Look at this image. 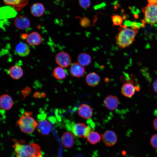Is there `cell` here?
Listing matches in <instances>:
<instances>
[{"label": "cell", "instance_id": "6da1fadb", "mask_svg": "<svg viewBox=\"0 0 157 157\" xmlns=\"http://www.w3.org/2000/svg\"><path fill=\"white\" fill-rule=\"evenodd\" d=\"M138 26L131 24L128 28L126 25L120 26L119 32L115 36L116 44L120 49L129 46L135 40L138 32Z\"/></svg>", "mask_w": 157, "mask_h": 157}, {"label": "cell", "instance_id": "7a4b0ae2", "mask_svg": "<svg viewBox=\"0 0 157 157\" xmlns=\"http://www.w3.org/2000/svg\"><path fill=\"white\" fill-rule=\"evenodd\" d=\"M13 147L16 157H43L44 153L37 144H24L16 142Z\"/></svg>", "mask_w": 157, "mask_h": 157}, {"label": "cell", "instance_id": "3957f363", "mask_svg": "<svg viewBox=\"0 0 157 157\" xmlns=\"http://www.w3.org/2000/svg\"><path fill=\"white\" fill-rule=\"evenodd\" d=\"M32 114L31 112H25L16 122L17 125L24 133H31L37 127L38 122L31 116Z\"/></svg>", "mask_w": 157, "mask_h": 157}, {"label": "cell", "instance_id": "277c9868", "mask_svg": "<svg viewBox=\"0 0 157 157\" xmlns=\"http://www.w3.org/2000/svg\"><path fill=\"white\" fill-rule=\"evenodd\" d=\"M142 10L144 15L143 24L153 25L157 23V4L148 3Z\"/></svg>", "mask_w": 157, "mask_h": 157}, {"label": "cell", "instance_id": "5b68a950", "mask_svg": "<svg viewBox=\"0 0 157 157\" xmlns=\"http://www.w3.org/2000/svg\"><path fill=\"white\" fill-rule=\"evenodd\" d=\"M71 129L76 136L85 138H87L91 131L90 127L84 123H77L73 124Z\"/></svg>", "mask_w": 157, "mask_h": 157}, {"label": "cell", "instance_id": "8992f818", "mask_svg": "<svg viewBox=\"0 0 157 157\" xmlns=\"http://www.w3.org/2000/svg\"><path fill=\"white\" fill-rule=\"evenodd\" d=\"M133 80H128L122 86L121 92L124 96L130 98L135 94L136 91L140 90V87L134 85Z\"/></svg>", "mask_w": 157, "mask_h": 157}, {"label": "cell", "instance_id": "52a82bcc", "mask_svg": "<svg viewBox=\"0 0 157 157\" xmlns=\"http://www.w3.org/2000/svg\"><path fill=\"white\" fill-rule=\"evenodd\" d=\"M55 59L56 63L63 68L68 67L72 63L71 58L69 54L65 52L58 53L55 56Z\"/></svg>", "mask_w": 157, "mask_h": 157}, {"label": "cell", "instance_id": "ba28073f", "mask_svg": "<svg viewBox=\"0 0 157 157\" xmlns=\"http://www.w3.org/2000/svg\"><path fill=\"white\" fill-rule=\"evenodd\" d=\"M102 137L104 144L108 147L114 145L117 140V136L116 133L110 130L105 132L102 135Z\"/></svg>", "mask_w": 157, "mask_h": 157}, {"label": "cell", "instance_id": "9c48e42d", "mask_svg": "<svg viewBox=\"0 0 157 157\" xmlns=\"http://www.w3.org/2000/svg\"><path fill=\"white\" fill-rule=\"evenodd\" d=\"M15 27L17 29L24 30L27 28L30 25V21L25 15H21L16 17L14 20Z\"/></svg>", "mask_w": 157, "mask_h": 157}, {"label": "cell", "instance_id": "30bf717a", "mask_svg": "<svg viewBox=\"0 0 157 157\" xmlns=\"http://www.w3.org/2000/svg\"><path fill=\"white\" fill-rule=\"evenodd\" d=\"M51 128V124L49 121L46 119H42L38 122L36 129L40 134L46 135L49 133Z\"/></svg>", "mask_w": 157, "mask_h": 157}, {"label": "cell", "instance_id": "8fae6325", "mask_svg": "<svg viewBox=\"0 0 157 157\" xmlns=\"http://www.w3.org/2000/svg\"><path fill=\"white\" fill-rule=\"evenodd\" d=\"M85 71V69L83 66L78 63H73L69 69V73L71 76L72 77L78 78L83 76Z\"/></svg>", "mask_w": 157, "mask_h": 157}, {"label": "cell", "instance_id": "7c38bea8", "mask_svg": "<svg viewBox=\"0 0 157 157\" xmlns=\"http://www.w3.org/2000/svg\"><path fill=\"white\" fill-rule=\"evenodd\" d=\"M78 113L81 117L85 119H88L92 116L93 112L90 106L86 104H83L79 107Z\"/></svg>", "mask_w": 157, "mask_h": 157}, {"label": "cell", "instance_id": "4fadbf2b", "mask_svg": "<svg viewBox=\"0 0 157 157\" xmlns=\"http://www.w3.org/2000/svg\"><path fill=\"white\" fill-rule=\"evenodd\" d=\"M13 101L11 97L8 94L2 95L0 97V107L1 109L7 110L11 108Z\"/></svg>", "mask_w": 157, "mask_h": 157}, {"label": "cell", "instance_id": "5bb4252c", "mask_svg": "<svg viewBox=\"0 0 157 157\" xmlns=\"http://www.w3.org/2000/svg\"><path fill=\"white\" fill-rule=\"evenodd\" d=\"M61 141L64 147L67 148H71L74 144L75 138L71 133L66 131L64 133L62 136Z\"/></svg>", "mask_w": 157, "mask_h": 157}, {"label": "cell", "instance_id": "9a60e30c", "mask_svg": "<svg viewBox=\"0 0 157 157\" xmlns=\"http://www.w3.org/2000/svg\"><path fill=\"white\" fill-rule=\"evenodd\" d=\"M26 40L29 45L34 46L40 45L42 41L41 35L35 31L31 32L28 34Z\"/></svg>", "mask_w": 157, "mask_h": 157}, {"label": "cell", "instance_id": "2e32d148", "mask_svg": "<svg viewBox=\"0 0 157 157\" xmlns=\"http://www.w3.org/2000/svg\"><path fill=\"white\" fill-rule=\"evenodd\" d=\"M104 103L108 109L113 110L116 109L118 107L119 100L116 96L109 95L105 98Z\"/></svg>", "mask_w": 157, "mask_h": 157}, {"label": "cell", "instance_id": "e0dca14e", "mask_svg": "<svg viewBox=\"0 0 157 157\" xmlns=\"http://www.w3.org/2000/svg\"><path fill=\"white\" fill-rule=\"evenodd\" d=\"M6 4L11 6L15 10L19 11L28 3V0H3Z\"/></svg>", "mask_w": 157, "mask_h": 157}, {"label": "cell", "instance_id": "ac0fdd59", "mask_svg": "<svg viewBox=\"0 0 157 157\" xmlns=\"http://www.w3.org/2000/svg\"><path fill=\"white\" fill-rule=\"evenodd\" d=\"M30 50L28 45L22 42L18 43L15 47L16 53L21 57H25L28 56L30 53Z\"/></svg>", "mask_w": 157, "mask_h": 157}, {"label": "cell", "instance_id": "d6986e66", "mask_svg": "<svg viewBox=\"0 0 157 157\" xmlns=\"http://www.w3.org/2000/svg\"><path fill=\"white\" fill-rule=\"evenodd\" d=\"M100 80V78L99 76L94 72H92L88 74L85 78V81L87 84L92 87L98 85Z\"/></svg>", "mask_w": 157, "mask_h": 157}, {"label": "cell", "instance_id": "ffe728a7", "mask_svg": "<svg viewBox=\"0 0 157 157\" xmlns=\"http://www.w3.org/2000/svg\"><path fill=\"white\" fill-rule=\"evenodd\" d=\"M32 15L35 17H39L42 15L45 11L44 5L41 3H36L33 4L30 8Z\"/></svg>", "mask_w": 157, "mask_h": 157}, {"label": "cell", "instance_id": "44dd1931", "mask_svg": "<svg viewBox=\"0 0 157 157\" xmlns=\"http://www.w3.org/2000/svg\"><path fill=\"white\" fill-rule=\"evenodd\" d=\"M8 73L10 77L15 79L20 78L23 74V71L22 67L16 65L10 68L8 70Z\"/></svg>", "mask_w": 157, "mask_h": 157}, {"label": "cell", "instance_id": "7402d4cb", "mask_svg": "<svg viewBox=\"0 0 157 157\" xmlns=\"http://www.w3.org/2000/svg\"><path fill=\"white\" fill-rule=\"evenodd\" d=\"M92 58L90 55L85 52L80 53L77 57L78 63L82 66H86L91 63Z\"/></svg>", "mask_w": 157, "mask_h": 157}, {"label": "cell", "instance_id": "603a6c76", "mask_svg": "<svg viewBox=\"0 0 157 157\" xmlns=\"http://www.w3.org/2000/svg\"><path fill=\"white\" fill-rule=\"evenodd\" d=\"M53 74L54 77L58 80L64 79L67 76L65 70L60 66L56 67L54 69Z\"/></svg>", "mask_w": 157, "mask_h": 157}, {"label": "cell", "instance_id": "cb8c5ba5", "mask_svg": "<svg viewBox=\"0 0 157 157\" xmlns=\"http://www.w3.org/2000/svg\"><path fill=\"white\" fill-rule=\"evenodd\" d=\"M101 137L100 134L97 132L92 131L87 138V140L90 143L94 144L100 141Z\"/></svg>", "mask_w": 157, "mask_h": 157}, {"label": "cell", "instance_id": "d4e9b609", "mask_svg": "<svg viewBox=\"0 0 157 157\" xmlns=\"http://www.w3.org/2000/svg\"><path fill=\"white\" fill-rule=\"evenodd\" d=\"M111 19L113 26H121L123 21V18L120 15H117L112 16Z\"/></svg>", "mask_w": 157, "mask_h": 157}, {"label": "cell", "instance_id": "484cf974", "mask_svg": "<svg viewBox=\"0 0 157 157\" xmlns=\"http://www.w3.org/2000/svg\"><path fill=\"white\" fill-rule=\"evenodd\" d=\"M150 143L154 148L157 149V133L151 136L150 139Z\"/></svg>", "mask_w": 157, "mask_h": 157}, {"label": "cell", "instance_id": "4316f807", "mask_svg": "<svg viewBox=\"0 0 157 157\" xmlns=\"http://www.w3.org/2000/svg\"><path fill=\"white\" fill-rule=\"evenodd\" d=\"M80 24L82 27H86L90 25V21L88 18L84 17L81 19Z\"/></svg>", "mask_w": 157, "mask_h": 157}, {"label": "cell", "instance_id": "83f0119b", "mask_svg": "<svg viewBox=\"0 0 157 157\" xmlns=\"http://www.w3.org/2000/svg\"><path fill=\"white\" fill-rule=\"evenodd\" d=\"M78 2L80 6L84 8H88L91 4L90 0H78Z\"/></svg>", "mask_w": 157, "mask_h": 157}, {"label": "cell", "instance_id": "f1b7e54d", "mask_svg": "<svg viewBox=\"0 0 157 157\" xmlns=\"http://www.w3.org/2000/svg\"><path fill=\"white\" fill-rule=\"evenodd\" d=\"M22 92L23 95L25 97L26 96L28 95V94L30 92V88L29 87L26 88Z\"/></svg>", "mask_w": 157, "mask_h": 157}, {"label": "cell", "instance_id": "f546056e", "mask_svg": "<svg viewBox=\"0 0 157 157\" xmlns=\"http://www.w3.org/2000/svg\"><path fill=\"white\" fill-rule=\"evenodd\" d=\"M152 85L154 91L157 93V78L153 82Z\"/></svg>", "mask_w": 157, "mask_h": 157}, {"label": "cell", "instance_id": "4dcf8cb0", "mask_svg": "<svg viewBox=\"0 0 157 157\" xmlns=\"http://www.w3.org/2000/svg\"><path fill=\"white\" fill-rule=\"evenodd\" d=\"M153 125L154 129L157 131V117L154 118L153 120Z\"/></svg>", "mask_w": 157, "mask_h": 157}, {"label": "cell", "instance_id": "1f68e13d", "mask_svg": "<svg viewBox=\"0 0 157 157\" xmlns=\"http://www.w3.org/2000/svg\"><path fill=\"white\" fill-rule=\"evenodd\" d=\"M148 3L157 4V0H147Z\"/></svg>", "mask_w": 157, "mask_h": 157}, {"label": "cell", "instance_id": "d6a6232c", "mask_svg": "<svg viewBox=\"0 0 157 157\" xmlns=\"http://www.w3.org/2000/svg\"><path fill=\"white\" fill-rule=\"evenodd\" d=\"M28 34L26 33L22 34L20 35V38L22 40L26 39Z\"/></svg>", "mask_w": 157, "mask_h": 157}, {"label": "cell", "instance_id": "836d02e7", "mask_svg": "<svg viewBox=\"0 0 157 157\" xmlns=\"http://www.w3.org/2000/svg\"><path fill=\"white\" fill-rule=\"evenodd\" d=\"M40 96L41 97V94L38 92L35 93L33 95V97L35 98H38Z\"/></svg>", "mask_w": 157, "mask_h": 157}, {"label": "cell", "instance_id": "e575fe53", "mask_svg": "<svg viewBox=\"0 0 157 157\" xmlns=\"http://www.w3.org/2000/svg\"><path fill=\"white\" fill-rule=\"evenodd\" d=\"M46 96V94L44 92L42 93L41 94V97H44Z\"/></svg>", "mask_w": 157, "mask_h": 157}]
</instances>
